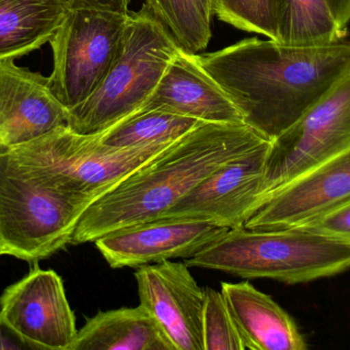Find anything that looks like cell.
Wrapping results in <instances>:
<instances>
[{
  "instance_id": "6da1fadb",
  "label": "cell",
  "mask_w": 350,
  "mask_h": 350,
  "mask_svg": "<svg viewBox=\"0 0 350 350\" xmlns=\"http://www.w3.org/2000/svg\"><path fill=\"white\" fill-rule=\"evenodd\" d=\"M197 58L244 123L273 140L349 73L350 41L289 45L253 37Z\"/></svg>"
},
{
  "instance_id": "7a4b0ae2",
  "label": "cell",
  "mask_w": 350,
  "mask_h": 350,
  "mask_svg": "<svg viewBox=\"0 0 350 350\" xmlns=\"http://www.w3.org/2000/svg\"><path fill=\"white\" fill-rule=\"evenodd\" d=\"M267 140L246 123H200L90 203L72 245L158 219L222 164Z\"/></svg>"
},
{
  "instance_id": "3957f363",
  "label": "cell",
  "mask_w": 350,
  "mask_h": 350,
  "mask_svg": "<svg viewBox=\"0 0 350 350\" xmlns=\"http://www.w3.org/2000/svg\"><path fill=\"white\" fill-rule=\"evenodd\" d=\"M185 264L247 279L310 283L350 269V242L299 228L228 230Z\"/></svg>"
},
{
  "instance_id": "277c9868",
  "label": "cell",
  "mask_w": 350,
  "mask_h": 350,
  "mask_svg": "<svg viewBox=\"0 0 350 350\" xmlns=\"http://www.w3.org/2000/svg\"><path fill=\"white\" fill-rule=\"evenodd\" d=\"M172 144L113 147L100 134L81 135L64 125L4 150L0 158L47 190L94 201Z\"/></svg>"
},
{
  "instance_id": "5b68a950",
  "label": "cell",
  "mask_w": 350,
  "mask_h": 350,
  "mask_svg": "<svg viewBox=\"0 0 350 350\" xmlns=\"http://www.w3.org/2000/svg\"><path fill=\"white\" fill-rule=\"evenodd\" d=\"M180 47L144 5L129 12L120 51L100 86L69 110L68 127L81 135L104 133L141 109Z\"/></svg>"
},
{
  "instance_id": "8992f818",
  "label": "cell",
  "mask_w": 350,
  "mask_h": 350,
  "mask_svg": "<svg viewBox=\"0 0 350 350\" xmlns=\"http://www.w3.org/2000/svg\"><path fill=\"white\" fill-rule=\"evenodd\" d=\"M129 12L96 0H73L49 43L53 68L49 84L68 112L96 90L114 63L124 37Z\"/></svg>"
},
{
  "instance_id": "52a82bcc",
  "label": "cell",
  "mask_w": 350,
  "mask_h": 350,
  "mask_svg": "<svg viewBox=\"0 0 350 350\" xmlns=\"http://www.w3.org/2000/svg\"><path fill=\"white\" fill-rule=\"evenodd\" d=\"M94 201L53 192L0 158V252L38 262L72 245L80 218Z\"/></svg>"
},
{
  "instance_id": "ba28073f",
  "label": "cell",
  "mask_w": 350,
  "mask_h": 350,
  "mask_svg": "<svg viewBox=\"0 0 350 350\" xmlns=\"http://www.w3.org/2000/svg\"><path fill=\"white\" fill-rule=\"evenodd\" d=\"M349 149L350 72L273 139L255 210L280 187Z\"/></svg>"
},
{
  "instance_id": "9c48e42d",
  "label": "cell",
  "mask_w": 350,
  "mask_h": 350,
  "mask_svg": "<svg viewBox=\"0 0 350 350\" xmlns=\"http://www.w3.org/2000/svg\"><path fill=\"white\" fill-rule=\"evenodd\" d=\"M271 141L222 164L160 218L199 220L228 229L244 226L261 195Z\"/></svg>"
},
{
  "instance_id": "30bf717a",
  "label": "cell",
  "mask_w": 350,
  "mask_h": 350,
  "mask_svg": "<svg viewBox=\"0 0 350 350\" xmlns=\"http://www.w3.org/2000/svg\"><path fill=\"white\" fill-rule=\"evenodd\" d=\"M0 314L42 350H69L77 335L63 279L55 271L41 269L38 262L33 263L26 277L4 290Z\"/></svg>"
},
{
  "instance_id": "8fae6325",
  "label": "cell",
  "mask_w": 350,
  "mask_h": 350,
  "mask_svg": "<svg viewBox=\"0 0 350 350\" xmlns=\"http://www.w3.org/2000/svg\"><path fill=\"white\" fill-rule=\"evenodd\" d=\"M228 228L199 220L159 218L115 230L94 240L112 268L189 259L219 240Z\"/></svg>"
},
{
  "instance_id": "7c38bea8",
  "label": "cell",
  "mask_w": 350,
  "mask_h": 350,
  "mask_svg": "<svg viewBox=\"0 0 350 350\" xmlns=\"http://www.w3.org/2000/svg\"><path fill=\"white\" fill-rule=\"evenodd\" d=\"M185 262L137 267L139 304L157 321L175 350H204V289Z\"/></svg>"
},
{
  "instance_id": "4fadbf2b",
  "label": "cell",
  "mask_w": 350,
  "mask_h": 350,
  "mask_svg": "<svg viewBox=\"0 0 350 350\" xmlns=\"http://www.w3.org/2000/svg\"><path fill=\"white\" fill-rule=\"evenodd\" d=\"M350 199V149L294 179L265 197L244 227L297 228Z\"/></svg>"
},
{
  "instance_id": "5bb4252c",
  "label": "cell",
  "mask_w": 350,
  "mask_h": 350,
  "mask_svg": "<svg viewBox=\"0 0 350 350\" xmlns=\"http://www.w3.org/2000/svg\"><path fill=\"white\" fill-rule=\"evenodd\" d=\"M67 108L51 92L49 77L0 60V153L68 125Z\"/></svg>"
},
{
  "instance_id": "9a60e30c",
  "label": "cell",
  "mask_w": 350,
  "mask_h": 350,
  "mask_svg": "<svg viewBox=\"0 0 350 350\" xmlns=\"http://www.w3.org/2000/svg\"><path fill=\"white\" fill-rule=\"evenodd\" d=\"M155 109L204 123H244L242 113L204 69L197 53L181 49L139 111Z\"/></svg>"
},
{
  "instance_id": "2e32d148",
  "label": "cell",
  "mask_w": 350,
  "mask_h": 350,
  "mask_svg": "<svg viewBox=\"0 0 350 350\" xmlns=\"http://www.w3.org/2000/svg\"><path fill=\"white\" fill-rule=\"evenodd\" d=\"M221 293L247 349L306 350L308 342L287 312L248 282L222 283Z\"/></svg>"
},
{
  "instance_id": "e0dca14e",
  "label": "cell",
  "mask_w": 350,
  "mask_h": 350,
  "mask_svg": "<svg viewBox=\"0 0 350 350\" xmlns=\"http://www.w3.org/2000/svg\"><path fill=\"white\" fill-rule=\"evenodd\" d=\"M175 350L157 321L137 308L98 312L77 331L69 350Z\"/></svg>"
},
{
  "instance_id": "ac0fdd59",
  "label": "cell",
  "mask_w": 350,
  "mask_h": 350,
  "mask_svg": "<svg viewBox=\"0 0 350 350\" xmlns=\"http://www.w3.org/2000/svg\"><path fill=\"white\" fill-rule=\"evenodd\" d=\"M67 10L64 0H0V60L49 42Z\"/></svg>"
},
{
  "instance_id": "d6986e66",
  "label": "cell",
  "mask_w": 350,
  "mask_h": 350,
  "mask_svg": "<svg viewBox=\"0 0 350 350\" xmlns=\"http://www.w3.org/2000/svg\"><path fill=\"white\" fill-rule=\"evenodd\" d=\"M277 41L289 45H323L345 39L329 0H275Z\"/></svg>"
},
{
  "instance_id": "ffe728a7",
  "label": "cell",
  "mask_w": 350,
  "mask_h": 350,
  "mask_svg": "<svg viewBox=\"0 0 350 350\" xmlns=\"http://www.w3.org/2000/svg\"><path fill=\"white\" fill-rule=\"evenodd\" d=\"M203 123L160 109L139 111L100 134V138L103 143L117 148L174 143Z\"/></svg>"
},
{
  "instance_id": "44dd1931",
  "label": "cell",
  "mask_w": 350,
  "mask_h": 350,
  "mask_svg": "<svg viewBox=\"0 0 350 350\" xmlns=\"http://www.w3.org/2000/svg\"><path fill=\"white\" fill-rule=\"evenodd\" d=\"M145 5L183 51L197 53L209 45L212 16L201 0H146Z\"/></svg>"
},
{
  "instance_id": "7402d4cb",
  "label": "cell",
  "mask_w": 350,
  "mask_h": 350,
  "mask_svg": "<svg viewBox=\"0 0 350 350\" xmlns=\"http://www.w3.org/2000/svg\"><path fill=\"white\" fill-rule=\"evenodd\" d=\"M204 350H246L221 291L204 289Z\"/></svg>"
},
{
  "instance_id": "603a6c76",
  "label": "cell",
  "mask_w": 350,
  "mask_h": 350,
  "mask_svg": "<svg viewBox=\"0 0 350 350\" xmlns=\"http://www.w3.org/2000/svg\"><path fill=\"white\" fill-rule=\"evenodd\" d=\"M213 16L234 28L277 41L275 0H215Z\"/></svg>"
},
{
  "instance_id": "cb8c5ba5",
  "label": "cell",
  "mask_w": 350,
  "mask_h": 350,
  "mask_svg": "<svg viewBox=\"0 0 350 350\" xmlns=\"http://www.w3.org/2000/svg\"><path fill=\"white\" fill-rule=\"evenodd\" d=\"M297 228L350 242V199Z\"/></svg>"
},
{
  "instance_id": "d4e9b609",
  "label": "cell",
  "mask_w": 350,
  "mask_h": 350,
  "mask_svg": "<svg viewBox=\"0 0 350 350\" xmlns=\"http://www.w3.org/2000/svg\"><path fill=\"white\" fill-rule=\"evenodd\" d=\"M0 350H42L23 337L0 314Z\"/></svg>"
},
{
  "instance_id": "484cf974",
  "label": "cell",
  "mask_w": 350,
  "mask_h": 350,
  "mask_svg": "<svg viewBox=\"0 0 350 350\" xmlns=\"http://www.w3.org/2000/svg\"><path fill=\"white\" fill-rule=\"evenodd\" d=\"M339 23L347 29L350 22V0H329Z\"/></svg>"
},
{
  "instance_id": "4316f807",
  "label": "cell",
  "mask_w": 350,
  "mask_h": 350,
  "mask_svg": "<svg viewBox=\"0 0 350 350\" xmlns=\"http://www.w3.org/2000/svg\"><path fill=\"white\" fill-rule=\"evenodd\" d=\"M66 4L70 3L73 0H64ZM96 1L102 3L103 5L108 6L112 10H118L121 12H129V6L131 3V0H96Z\"/></svg>"
},
{
  "instance_id": "83f0119b",
  "label": "cell",
  "mask_w": 350,
  "mask_h": 350,
  "mask_svg": "<svg viewBox=\"0 0 350 350\" xmlns=\"http://www.w3.org/2000/svg\"><path fill=\"white\" fill-rule=\"evenodd\" d=\"M202 3L205 6L206 10L209 12V14L213 16L214 5H215V0H201Z\"/></svg>"
},
{
  "instance_id": "f1b7e54d",
  "label": "cell",
  "mask_w": 350,
  "mask_h": 350,
  "mask_svg": "<svg viewBox=\"0 0 350 350\" xmlns=\"http://www.w3.org/2000/svg\"><path fill=\"white\" fill-rule=\"evenodd\" d=\"M0 256H1V252H0Z\"/></svg>"
}]
</instances>
